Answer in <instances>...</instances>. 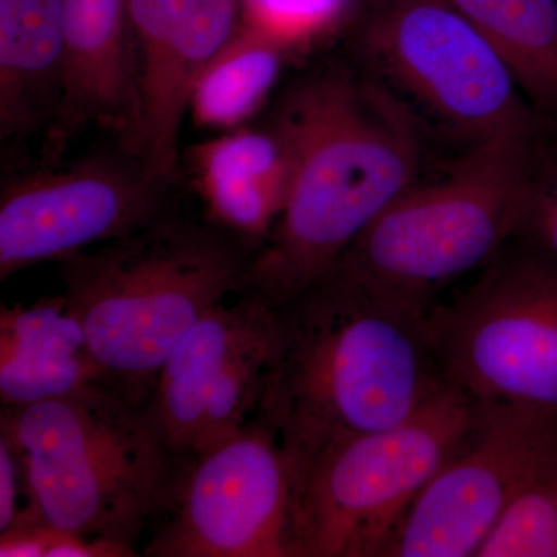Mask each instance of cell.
I'll return each instance as SVG.
<instances>
[{"mask_svg": "<svg viewBox=\"0 0 557 557\" xmlns=\"http://www.w3.org/2000/svg\"><path fill=\"white\" fill-rule=\"evenodd\" d=\"M271 124L287 149V193L242 292L282 306L321 281L416 185L420 145L412 119L392 95L343 73L304 81Z\"/></svg>", "mask_w": 557, "mask_h": 557, "instance_id": "6da1fadb", "label": "cell"}, {"mask_svg": "<svg viewBox=\"0 0 557 557\" xmlns=\"http://www.w3.org/2000/svg\"><path fill=\"white\" fill-rule=\"evenodd\" d=\"M281 339L259 418L296 472L339 440L397 426L443 383L424 321L333 273L278 306Z\"/></svg>", "mask_w": 557, "mask_h": 557, "instance_id": "7a4b0ae2", "label": "cell"}, {"mask_svg": "<svg viewBox=\"0 0 557 557\" xmlns=\"http://www.w3.org/2000/svg\"><path fill=\"white\" fill-rule=\"evenodd\" d=\"M260 245L174 212L146 228L61 260L104 386L148 405L172 350L209 310L244 289Z\"/></svg>", "mask_w": 557, "mask_h": 557, "instance_id": "3957f363", "label": "cell"}, {"mask_svg": "<svg viewBox=\"0 0 557 557\" xmlns=\"http://www.w3.org/2000/svg\"><path fill=\"white\" fill-rule=\"evenodd\" d=\"M0 438L20 458L24 509L54 530L135 552L170 507L182 469L148 406L104 384L2 408Z\"/></svg>", "mask_w": 557, "mask_h": 557, "instance_id": "277c9868", "label": "cell"}, {"mask_svg": "<svg viewBox=\"0 0 557 557\" xmlns=\"http://www.w3.org/2000/svg\"><path fill=\"white\" fill-rule=\"evenodd\" d=\"M530 139L475 143L448 177L392 201L329 273L387 309L426 319L440 289L490 262L531 223L539 188Z\"/></svg>", "mask_w": 557, "mask_h": 557, "instance_id": "5b68a950", "label": "cell"}, {"mask_svg": "<svg viewBox=\"0 0 557 557\" xmlns=\"http://www.w3.org/2000/svg\"><path fill=\"white\" fill-rule=\"evenodd\" d=\"M478 403L445 383L397 426L332 443L300 469L296 557H386L421 491L456 456Z\"/></svg>", "mask_w": 557, "mask_h": 557, "instance_id": "8992f818", "label": "cell"}, {"mask_svg": "<svg viewBox=\"0 0 557 557\" xmlns=\"http://www.w3.org/2000/svg\"><path fill=\"white\" fill-rule=\"evenodd\" d=\"M424 330L443 379L475 403L557 412L555 258L500 260Z\"/></svg>", "mask_w": 557, "mask_h": 557, "instance_id": "52a82bcc", "label": "cell"}, {"mask_svg": "<svg viewBox=\"0 0 557 557\" xmlns=\"http://www.w3.org/2000/svg\"><path fill=\"white\" fill-rule=\"evenodd\" d=\"M298 472L276 432L251 423L180 469L146 557H296Z\"/></svg>", "mask_w": 557, "mask_h": 557, "instance_id": "ba28073f", "label": "cell"}, {"mask_svg": "<svg viewBox=\"0 0 557 557\" xmlns=\"http://www.w3.org/2000/svg\"><path fill=\"white\" fill-rule=\"evenodd\" d=\"M368 53L403 89L475 143L530 135L533 116L507 62L448 0H381Z\"/></svg>", "mask_w": 557, "mask_h": 557, "instance_id": "9c48e42d", "label": "cell"}, {"mask_svg": "<svg viewBox=\"0 0 557 557\" xmlns=\"http://www.w3.org/2000/svg\"><path fill=\"white\" fill-rule=\"evenodd\" d=\"M278 339V307L242 292L209 310L172 350L146 406L180 463L259 416Z\"/></svg>", "mask_w": 557, "mask_h": 557, "instance_id": "30bf717a", "label": "cell"}, {"mask_svg": "<svg viewBox=\"0 0 557 557\" xmlns=\"http://www.w3.org/2000/svg\"><path fill=\"white\" fill-rule=\"evenodd\" d=\"M168 190L123 149L13 175L0 190V281L146 228L171 212Z\"/></svg>", "mask_w": 557, "mask_h": 557, "instance_id": "8fae6325", "label": "cell"}, {"mask_svg": "<svg viewBox=\"0 0 557 557\" xmlns=\"http://www.w3.org/2000/svg\"><path fill=\"white\" fill-rule=\"evenodd\" d=\"M475 426L421 491L386 557H475L539 469L557 454V412L478 403Z\"/></svg>", "mask_w": 557, "mask_h": 557, "instance_id": "7c38bea8", "label": "cell"}, {"mask_svg": "<svg viewBox=\"0 0 557 557\" xmlns=\"http://www.w3.org/2000/svg\"><path fill=\"white\" fill-rule=\"evenodd\" d=\"M137 124L124 152L171 188L194 89L240 25L239 0H129Z\"/></svg>", "mask_w": 557, "mask_h": 557, "instance_id": "4fadbf2b", "label": "cell"}, {"mask_svg": "<svg viewBox=\"0 0 557 557\" xmlns=\"http://www.w3.org/2000/svg\"><path fill=\"white\" fill-rule=\"evenodd\" d=\"M64 62L57 119L44 157L61 160L79 132L101 127L126 149L137 124L129 0H62Z\"/></svg>", "mask_w": 557, "mask_h": 557, "instance_id": "5bb4252c", "label": "cell"}, {"mask_svg": "<svg viewBox=\"0 0 557 557\" xmlns=\"http://www.w3.org/2000/svg\"><path fill=\"white\" fill-rule=\"evenodd\" d=\"M102 383L79 319L64 295L2 307L0 399L22 408Z\"/></svg>", "mask_w": 557, "mask_h": 557, "instance_id": "9a60e30c", "label": "cell"}, {"mask_svg": "<svg viewBox=\"0 0 557 557\" xmlns=\"http://www.w3.org/2000/svg\"><path fill=\"white\" fill-rule=\"evenodd\" d=\"M188 156L208 218L262 245L287 193L288 156L276 127H237Z\"/></svg>", "mask_w": 557, "mask_h": 557, "instance_id": "2e32d148", "label": "cell"}, {"mask_svg": "<svg viewBox=\"0 0 557 557\" xmlns=\"http://www.w3.org/2000/svg\"><path fill=\"white\" fill-rule=\"evenodd\" d=\"M62 0H0V138L46 137L60 109Z\"/></svg>", "mask_w": 557, "mask_h": 557, "instance_id": "e0dca14e", "label": "cell"}, {"mask_svg": "<svg viewBox=\"0 0 557 557\" xmlns=\"http://www.w3.org/2000/svg\"><path fill=\"white\" fill-rule=\"evenodd\" d=\"M497 50L528 100L557 109V0H448Z\"/></svg>", "mask_w": 557, "mask_h": 557, "instance_id": "ac0fdd59", "label": "cell"}, {"mask_svg": "<svg viewBox=\"0 0 557 557\" xmlns=\"http://www.w3.org/2000/svg\"><path fill=\"white\" fill-rule=\"evenodd\" d=\"M287 51L258 32L239 25L201 73L189 113L203 129L244 126L269 100Z\"/></svg>", "mask_w": 557, "mask_h": 557, "instance_id": "d6986e66", "label": "cell"}, {"mask_svg": "<svg viewBox=\"0 0 557 557\" xmlns=\"http://www.w3.org/2000/svg\"><path fill=\"white\" fill-rule=\"evenodd\" d=\"M475 557H557V454L522 487Z\"/></svg>", "mask_w": 557, "mask_h": 557, "instance_id": "ffe728a7", "label": "cell"}, {"mask_svg": "<svg viewBox=\"0 0 557 557\" xmlns=\"http://www.w3.org/2000/svg\"><path fill=\"white\" fill-rule=\"evenodd\" d=\"M240 25L287 53L307 49L338 25L347 0H239Z\"/></svg>", "mask_w": 557, "mask_h": 557, "instance_id": "44dd1931", "label": "cell"}, {"mask_svg": "<svg viewBox=\"0 0 557 557\" xmlns=\"http://www.w3.org/2000/svg\"><path fill=\"white\" fill-rule=\"evenodd\" d=\"M25 496V480L16 453L0 438V533L20 516V498Z\"/></svg>", "mask_w": 557, "mask_h": 557, "instance_id": "7402d4cb", "label": "cell"}, {"mask_svg": "<svg viewBox=\"0 0 557 557\" xmlns=\"http://www.w3.org/2000/svg\"><path fill=\"white\" fill-rule=\"evenodd\" d=\"M531 222L536 223L544 244L557 260V178L547 189H537L536 207Z\"/></svg>", "mask_w": 557, "mask_h": 557, "instance_id": "603a6c76", "label": "cell"}]
</instances>
